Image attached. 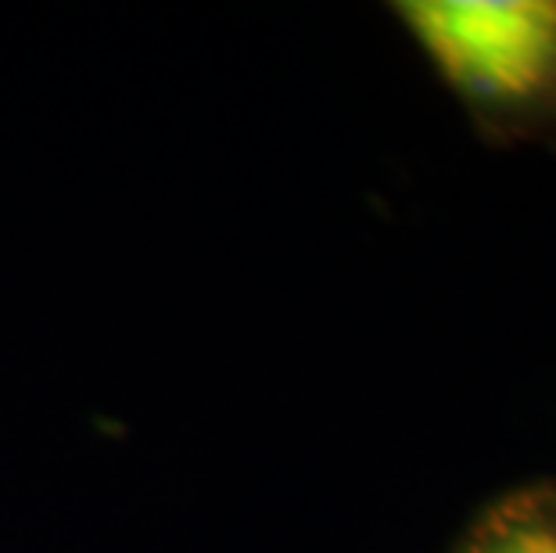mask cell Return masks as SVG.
<instances>
[{
  "label": "cell",
  "mask_w": 556,
  "mask_h": 553,
  "mask_svg": "<svg viewBox=\"0 0 556 553\" xmlns=\"http://www.w3.org/2000/svg\"><path fill=\"white\" fill-rule=\"evenodd\" d=\"M434 68L478 109H517L556 79V0H409L395 8Z\"/></svg>",
  "instance_id": "1"
},
{
  "label": "cell",
  "mask_w": 556,
  "mask_h": 553,
  "mask_svg": "<svg viewBox=\"0 0 556 553\" xmlns=\"http://www.w3.org/2000/svg\"><path fill=\"white\" fill-rule=\"evenodd\" d=\"M464 553H556V507L539 500H514L489 514Z\"/></svg>",
  "instance_id": "2"
}]
</instances>
